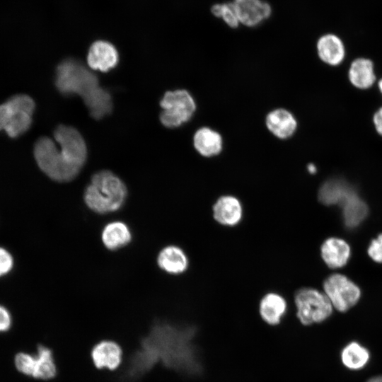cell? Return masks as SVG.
<instances>
[{"mask_svg": "<svg viewBox=\"0 0 382 382\" xmlns=\"http://www.w3.org/2000/svg\"><path fill=\"white\" fill-rule=\"evenodd\" d=\"M54 141L43 137L34 147L37 166L50 178L69 182L76 177L87 157V148L81 134L74 127L61 125L54 132Z\"/></svg>", "mask_w": 382, "mask_h": 382, "instance_id": "obj_1", "label": "cell"}, {"mask_svg": "<svg viewBox=\"0 0 382 382\" xmlns=\"http://www.w3.org/2000/svg\"><path fill=\"white\" fill-rule=\"evenodd\" d=\"M190 328H180L165 322H156L142 339L139 354L152 368L159 361L168 368L189 371L191 348Z\"/></svg>", "mask_w": 382, "mask_h": 382, "instance_id": "obj_2", "label": "cell"}, {"mask_svg": "<svg viewBox=\"0 0 382 382\" xmlns=\"http://www.w3.org/2000/svg\"><path fill=\"white\" fill-rule=\"evenodd\" d=\"M55 86L62 94L80 96L95 119L112 111L110 93L99 86L98 76L76 59H66L57 66Z\"/></svg>", "mask_w": 382, "mask_h": 382, "instance_id": "obj_3", "label": "cell"}, {"mask_svg": "<svg viewBox=\"0 0 382 382\" xmlns=\"http://www.w3.org/2000/svg\"><path fill=\"white\" fill-rule=\"evenodd\" d=\"M127 196V190L122 180L110 170L95 173L86 187L83 199L86 206L98 214H107L118 210Z\"/></svg>", "mask_w": 382, "mask_h": 382, "instance_id": "obj_4", "label": "cell"}, {"mask_svg": "<svg viewBox=\"0 0 382 382\" xmlns=\"http://www.w3.org/2000/svg\"><path fill=\"white\" fill-rule=\"evenodd\" d=\"M34 100L25 94L16 95L0 105V131L15 138L25 132L32 123Z\"/></svg>", "mask_w": 382, "mask_h": 382, "instance_id": "obj_5", "label": "cell"}, {"mask_svg": "<svg viewBox=\"0 0 382 382\" xmlns=\"http://www.w3.org/2000/svg\"><path fill=\"white\" fill-rule=\"evenodd\" d=\"M296 316L301 324L310 325L326 320L332 312L328 296L313 288H301L294 295Z\"/></svg>", "mask_w": 382, "mask_h": 382, "instance_id": "obj_6", "label": "cell"}, {"mask_svg": "<svg viewBox=\"0 0 382 382\" xmlns=\"http://www.w3.org/2000/svg\"><path fill=\"white\" fill-rule=\"evenodd\" d=\"M163 109L161 122L166 127H178L187 122L196 110V104L190 93L184 89L167 91L160 102Z\"/></svg>", "mask_w": 382, "mask_h": 382, "instance_id": "obj_7", "label": "cell"}, {"mask_svg": "<svg viewBox=\"0 0 382 382\" xmlns=\"http://www.w3.org/2000/svg\"><path fill=\"white\" fill-rule=\"evenodd\" d=\"M323 289L332 306L340 312H345L354 306L361 295L359 288L340 274H334L326 278Z\"/></svg>", "mask_w": 382, "mask_h": 382, "instance_id": "obj_8", "label": "cell"}, {"mask_svg": "<svg viewBox=\"0 0 382 382\" xmlns=\"http://www.w3.org/2000/svg\"><path fill=\"white\" fill-rule=\"evenodd\" d=\"M119 61L116 47L105 40H97L90 47L87 55V63L93 70L106 72L115 68Z\"/></svg>", "mask_w": 382, "mask_h": 382, "instance_id": "obj_9", "label": "cell"}, {"mask_svg": "<svg viewBox=\"0 0 382 382\" xmlns=\"http://www.w3.org/2000/svg\"><path fill=\"white\" fill-rule=\"evenodd\" d=\"M238 19L247 26H255L271 13L270 5L260 0H235L233 3Z\"/></svg>", "mask_w": 382, "mask_h": 382, "instance_id": "obj_10", "label": "cell"}, {"mask_svg": "<svg viewBox=\"0 0 382 382\" xmlns=\"http://www.w3.org/2000/svg\"><path fill=\"white\" fill-rule=\"evenodd\" d=\"M91 359L98 369H116L122 359L121 347L112 340H103L96 344L91 352Z\"/></svg>", "mask_w": 382, "mask_h": 382, "instance_id": "obj_11", "label": "cell"}, {"mask_svg": "<svg viewBox=\"0 0 382 382\" xmlns=\"http://www.w3.org/2000/svg\"><path fill=\"white\" fill-rule=\"evenodd\" d=\"M317 52L324 63L330 66H338L345 57V47L342 39L335 34L328 33L318 40Z\"/></svg>", "mask_w": 382, "mask_h": 382, "instance_id": "obj_12", "label": "cell"}, {"mask_svg": "<svg viewBox=\"0 0 382 382\" xmlns=\"http://www.w3.org/2000/svg\"><path fill=\"white\" fill-rule=\"evenodd\" d=\"M243 215L242 205L234 196L220 197L213 205V216L219 224L233 226L238 224Z\"/></svg>", "mask_w": 382, "mask_h": 382, "instance_id": "obj_13", "label": "cell"}, {"mask_svg": "<svg viewBox=\"0 0 382 382\" xmlns=\"http://www.w3.org/2000/svg\"><path fill=\"white\" fill-rule=\"evenodd\" d=\"M267 129L279 139H287L293 135L297 127V122L294 115L282 108L274 110L266 117Z\"/></svg>", "mask_w": 382, "mask_h": 382, "instance_id": "obj_14", "label": "cell"}, {"mask_svg": "<svg viewBox=\"0 0 382 382\" xmlns=\"http://www.w3.org/2000/svg\"><path fill=\"white\" fill-rule=\"evenodd\" d=\"M355 190L341 178H331L320 186L318 199L325 205H341Z\"/></svg>", "mask_w": 382, "mask_h": 382, "instance_id": "obj_15", "label": "cell"}, {"mask_svg": "<svg viewBox=\"0 0 382 382\" xmlns=\"http://www.w3.org/2000/svg\"><path fill=\"white\" fill-rule=\"evenodd\" d=\"M321 256L330 268L345 265L350 256V248L342 239L330 238L324 241L320 248Z\"/></svg>", "mask_w": 382, "mask_h": 382, "instance_id": "obj_16", "label": "cell"}, {"mask_svg": "<svg viewBox=\"0 0 382 382\" xmlns=\"http://www.w3.org/2000/svg\"><path fill=\"white\" fill-rule=\"evenodd\" d=\"M348 78L350 83L357 88H371L376 79L373 62L365 57L354 59L349 68Z\"/></svg>", "mask_w": 382, "mask_h": 382, "instance_id": "obj_17", "label": "cell"}, {"mask_svg": "<svg viewBox=\"0 0 382 382\" xmlns=\"http://www.w3.org/2000/svg\"><path fill=\"white\" fill-rule=\"evenodd\" d=\"M286 302L279 294L268 293L265 295L259 306V312L262 319L268 325L279 324L286 311Z\"/></svg>", "mask_w": 382, "mask_h": 382, "instance_id": "obj_18", "label": "cell"}, {"mask_svg": "<svg viewBox=\"0 0 382 382\" xmlns=\"http://www.w3.org/2000/svg\"><path fill=\"white\" fill-rule=\"evenodd\" d=\"M159 267L169 274L184 272L188 266V260L184 251L175 245L163 248L157 257Z\"/></svg>", "mask_w": 382, "mask_h": 382, "instance_id": "obj_19", "label": "cell"}, {"mask_svg": "<svg viewBox=\"0 0 382 382\" xmlns=\"http://www.w3.org/2000/svg\"><path fill=\"white\" fill-rule=\"evenodd\" d=\"M193 144L199 154L211 157L221 151L223 141L219 133L209 127H202L195 133Z\"/></svg>", "mask_w": 382, "mask_h": 382, "instance_id": "obj_20", "label": "cell"}, {"mask_svg": "<svg viewBox=\"0 0 382 382\" xmlns=\"http://www.w3.org/2000/svg\"><path fill=\"white\" fill-rule=\"evenodd\" d=\"M57 369L51 349L39 345L35 354L34 370L32 378L38 380H50L57 375Z\"/></svg>", "mask_w": 382, "mask_h": 382, "instance_id": "obj_21", "label": "cell"}, {"mask_svg": "<svg viewBox=\"0 0 382 382\" xmlns=\"http://www.w3.org/2000/svg\"><path fill=\"white\" fill-rule=\"evenodd\" d=\"M101 238L104 245L114 250L127 245L132 240V234L125 223L114 221L104 227Z\"/></svg>", "mask_w": 382, "mask_h": 382, "instance_id": "obj_22", "label": "cell"}, {"mask_svg": "<svg viewBox=\"0 0 382 382\" xmlns=\"http://www.w3.org/2000/svg\"><path fill=\"white\" fill-rule=\"evenodd\" d=\"M340 206L342 208L344 222L350 228L359 226L368 214L367 205L356 191L352 192Z\"/></svg>", "mask_w": 382, "mask_h": 382, "instance_id": "obj_23", "label": "cell"}, {"mask_svg": "<svg viewBox=\"0 0 382 382\" xmlns=\"http://www.w3.org/2000/svg\"><path fill=\"white\" fill-rule=\"evenodd\" d=\"M341 359L346 367L357 370L361 369L366 364L369 359V353L365 347L353 342L343 349Z\"/></svg>", "mask_w": 382, "mask_h": 382, "instance_id": "obj_24", "label": "cell"}, {"mask_svg": "<svg viewBox=\"0 0 382 382\" xmlns=\"http://www.w3.org/2000/svg\"><path fill=\"white\" fill-rule=\"evenodd\" d=\"M212 12L216 17H221L230 27H238L239 21L233 3L216 4L212 8Z\"/></svg>", "mask_w": 382, "mask_h": 382, "instance_id": "obj_25", "label": "cell"}, {"mask_svg": "<svg viewBox=\"0 0 382 382\" xmlns=\"http://www.w3.org/2000/svg\"><path fill=\"white\" fill-rule=\"evenodd\" d=\"M35 354L20 352L14 357V366L23 375L32 377L34 370Z\"/></svg>", "mask_w": 382, "mask_h": 382, "instance_id": "obj_26", "label": "cell"}, {"mask_svg": "<svg viewBox=\"0 0 382 382\" xmlns=\"http://www.w3.org/2000/svg\"><path fill=\"white\" fill-rule=\"evenodd\" d=\"M370 257L375 262L382 263V234L374 239L368 248Z\"/></svg>", "mask_w": 382, "mask_h": 382, "instance_id": "obj_27", "label": "cell"}, {"mask_svg": "<svg viewBox=\"0 0 382 382\" xmlns=\"http://www.w3.org/2000/svg\"><path fill=\"white\" fill-rule=\"evenodd\" d=\"M13 258L4 248H0V277L8 273L13 267Z\"/></svg>", "mask_w": 382, "mask_h": 382, "instance_id": "obj_28", "label": "cell"}, {"mask_svg": "<svg viewBox=\"0 0 382 382\" xmlns=\"http://www.w3.org/2000/svg\"><path fill=\"white\" fill-rule=\"evenodd\" d=\"M11 323L10 313L6 308L0 306V332L8 331L11 327Z\"/></svg>", "mask_w": 382, "mask_h": 382, "instance_id": "obj_29", "label": "cell"}, {"mask_svg": "<svg viewBox=\"0 0 382 382\" xmlns=\"http://www.w3.org/2000/svg\"><path fill=\"white\" fill-rule=\"evenodd\" d=\"M373 123L377 133L382 136V106L374 114Z\"/></svg>", "mask_w": 382, "mask_h": 382, "instance_id": "obj_30", "label": "cell"}, {"mask_svg": "<svg viewBox=\"0 0 382 382\" xmlns=\"http://www.w3.org/2000/svg\"><path fill=\"white\" fill-rule=\"evenodd\" d=\"M308 171L311 173L314 174L317 171L316 166L313 163H309L307 166Z\"/></svg>", "mask_w": 382, "mask_h": 382, "instance_id": "obj_31", "label": "cell"}, {"mask_svg": "<svg viewBox=\"0 0 382 382\" xmlns=\"http://www.w3.org/2000/svg\"><path fill=\"white\" fill-rule=\"evenodd\" d=\"M366 382H382V376L373 377L368 380Z\"/></svg>", "mask_w": 382, "mask_h": 382, "instance_id": "obj_32", "label": "cell"}, {"mask_svg": "<svg viewBox=\"0 0 382 382\" xmlns=\"http://www.w3.org/2000/svg\"><path fill=\"white\" fill-rule=\"evenodd\" d=\"M378 87L382 95V78L380 79L379 81H378Z\"/></svg>", "mask_w": 382, "mask_h": 382, "instance_id": "obj_33", "label": "cell"}]
</instances>
